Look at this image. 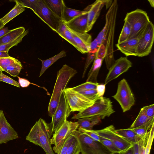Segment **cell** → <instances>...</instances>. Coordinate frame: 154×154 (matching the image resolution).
<instances>
[{
  "label": "cell",
  "instance_id": "cell-1",
  "mask_svg": "<svg viewBox=\"0 0 154 154\" xmlns=\"http://www.w3.org/2000/svg\"><path fill=\"white\" fill-rule=\"evenodd\" d=\"M116 0L113 1L105 17V30L103 44L106 50L104 60L107 69L109 70L114 62V42L116 21L118 10Z\"/></svg>",
  "mask_w": 154,
  "mask_h": 154
},
{
  "label": "cell",
  "instance_id": "cell-2",
  "mask_svg": "<svg viewBox=\"0 0 154 154\" xmlns=\"http://www.w3.org/2000/svg\"><path fill=\"white\" fill-rule=\"evenodd\" d=\"M52 133L51 124L40 118L31 128L26 139L40 146L46 154H54L51 144Z\"/></svg>",
  "mask_w": 154,
  "mask_h": 154
},
{
  "label": "cell",
  "instance_id": "cell-3",
  "mask_svg": "<svg viewBox=\"0 0 154 154\" xmlns=\"http://www.w3.org/2000/svg\"><path fill=\"white\" fill-rule=\"evenodd\" d=\"M74 69L65 64L57 72V79L48 107L49 116L52 117L59 104L60 96L69 80L77 73Z\"/></svg>",
  "mask_w": 154,
  "mask_h": 154
},
{
  "label": "cell",
  "instance_id": "cell-4",
  "mask_svg": "<svg viewBox=\"0 0 154 154\" xmlns=\"http://www.w3.org/2000/svg\"><path fill=\"white\" fill-rule=\"evenodd\" d=\"M115 112L111 100L109 98L103 97L96 101L92 106L74 115L71 119H79L95 116L103 119L109 117Z\"/></svg>",
  "mask_w": 154,
  "mask_h": 154
},
{
  "label": "cell",
  "instance_id": "cell-5",
  "mask_svg": "<svg viewBox=\"0 0 154 154\" xmlns=\"http://www.w3.org/2000/svg\"><path fill=\"white\" fill-rule=\"evenodd\" d=\"M124 20L128 22L131 27L129 38H137L140 36L150 21L147 13L138 8L127 13Z\"/></svg>",
  "mask_w": 154,
  "mask_h": 154
},
{
  "label": "cell",
  "instance_id": "cell-6",
  "mask_svg": "<svg viewBox=\"0 0 154 154\" xmlns=\"http://www.w3.org/2000/svg\"><path fill=\"white\" fill-rule=\"evenodd\" d=\"M77 139L81 152L85 154H113L99 141L95 140L80 131L72 133Z\"/></svg>",
  "mask_w": 154,
  "mask_h": 154
},
{
  "label": "cell",
  "instance_id": "cell-7",
  "mask_svg": "<svg viewBox=\"0 0 154 154\" xmlns=\"http://www.w3.org/2000/svg\"><path fill=\"white\" fill-rule=\"evenodd\" d=\"M79 126L77 122H73L66 120L53 134L51 144L54 145L52 149L55 153L59 154L65 141L73 131L78 129Z\"/></svg>",
  "mask_w": 154,
  "mask_h": 154
},
{
  "label": "cell",
  "instance_id": "cell-8",
  "mask_svg": "<svg viewBox=\"0 0 154 154\" xmlns=\"http://www.w3.org/2000/svg\"><path fill=\"white\" fill-rule=\"evenodd\" d=\"M112 97L119 103L123 112L129 110L134 104V94L124 79L118 83L116 93Z\"/></svg>",
  "mask_w": 154,
  "mask_h": 154
},
{
  "label": "cell",
  "instance_id": "cell-9",
  "mask_svg": "<svg viewBox=\"0 0 154 154\" xmlns=\"http://www.w3.org/2000/svg\"><path fill=\"white\" fill-rule=\"evenodd\" d=\"M71 112L64 91L61 94L58 106L52 117L50 124L52 133H54L60 128L66 120Z\"/></svg>",
  "mask_w": 154,
  "mask_h": 154
},
{
  "label": "cell",
  "instance_id": "cell-10",
  "mask_svg": "<svg viewBox=\"0 0 154 154\" xmlns=\"http://www.w3.org/2000/svg\"><path fill=\"white\" fill-rule=\"evenodd\" d=\"M138 39L137 56H148L151 51L154 40V26L151 21Z\"/></svg>",
  "mask_w": 154,
  "mask_h": 154
},
{
  "label": "cell",
  "instance_id": "cell-11",
  "mask_svg": "<svg viewBox=\"0 0 154 154\" xmlns=\"http://www.w3.org/2000/svg\"><path fill=\"white\" fill-rule=\"evenodd\" d=\"M64 92L71 112H82L92 106L95 102L91 101L70 88H65Z\"/></svg>",
  "mask_w": 154,
  "mask_h": 154
},
{
  "label": "cell",
  "instance_id": "cell-12",
  "mask_svg": "<svg viewBox=\"0 0 154 154\" xmlns=\"http://www.w3.org/2000/svg\"><path fill=\"white\" fill-rule=\"evenodd\" d=\"M34 13L53 31L56 32L62 20L52 12L46 4L44 0H38Z\"/></svg>",
  "mask_w": 154,
  "mask_h": 154
},
{
  "label": "cell",
  "instance_id": "cell-13",
  "mask_svg": "<svg viewBox=\"0 0 154 154\" xmlns=\"http://www.w3.org/2000/svg\"><path fill=\"white\" fill-rule=\"evenodd\" d=\"M115 129L114 126L111 125L101 130H92L98 136L110 140L121 152L133 146V144L116 133L114 131Z\"/></svg>",
  "mask_w": 154,
  "mask_h": 154
},
{
  "label": "cell",
  "instance_id": "cell-14",
  "mask_svg": "<svg viewBox=\"0 0 154 154\" xmlns=\"http://www.w3.org/2000/svg\"><path fill=\"white\" fill-rule=\"evenodd\" d=\"M112 2L111 0H97L84 9L88 12L87 33L92 29L103 8L105 6L107 9L109 8Z\"/></svg>",
  "mask_w": 154,
  "mask_h": 154
},
{
  "label": "cell",
  "instance_id": "cell-15",
  "mask_svg": "<svg viewBox=\"0 0 154 154\" xmlns=\"http://www.w3.org/2000/svg\"><path fill=\"white\" fill-rule=\"evenodd\" d=\"M132 66L131 62L127 57H121L115 60L109 68L105 81V84H107L117 78L123 73L126 72Z\"/></svg>",
  "mask_w": 154,
  "mask_h": 154
},
{
  "label": "cell",
  "instance_id": "cell-16",
  "mask_svg": "<svg viewBox=\"0 0 154 154\" xmlns=\"http://www.w3.org/2000/svg\"><path fill=\"white\" fill-rule=\"evenodd\" d=\"M105 53L104 46L103 44L100 45L96 52L92 67L88 74L86 82L98 83L97 77L103 61L104 59Z\"/></svg>",
  "mask_w": 154,
  "mask_h": 154
},
{
  "label": "cell",
  "instance_id": "cell-17",
  "mask_svg": "<svg viewBox=\"0 0 154 154\" xmlns=\"http://www.w3.org/2000/svg\"><path fill=\"white\" fill-rule=\"evenodd\" d=\"M17 132L7 120L3 111H0V144L17 138Z\"/></svg>",
  "mask_w": 154,
  "mask_h": 154
},
{
  "label": "cell",
  "instance_id": "cell-18",
  "mask_svg": "<svg viewBox=\"0 0 154 154\" xmlns=\"http://www.w3.org/2000/svg\"><path fill=\"white\" fill-rule=\"evenodd\" d=\"M71 32L77 50L82 54L87 53L90 50L92 36L88 33H80L69 28Z\"/></svg>",
  "mask_w": 154,
  "mask_h": 154
},
{
  "label": "cell",
  "instance_id": "cell-19",
  "mask_svg": "<svg viewBox=\"0 0 154 154\" xmlns=\"http://www.w3.org/2000/svg\"><path fill=\"white\" fill-rule=\"evenodd\" d=\"M64 23L68 28L73 31L80 33H87L88 12L78 16L68 22Z\"/></svg>",
  "mask_w": 154,
  "mask_h": 154
},
{
  "label": "cell",
  "instance_id": "cell-20",
  "mask_svg": "<svg viewBox=\"0 0 154 154\" xmlns=\"http://www.w3.org/2000/svg\"><path fill=\"white\" fill-rule=\"evenodd\" d=\"M138 39L129 38L122 42L117 43V49L126 56H137V48Z\"/></svg>",
  "mask_w": 154,
  "mask_h": 154
},
{
  "label": "cell",
  "instance_id": "cell-21",
  "mask_svg": "<svg viewBox=\"0 0 154 154\" xmlns=\"http://www.w3.org/2000/svg\"><path fill=\"white\" fill-rule=\"evenodd\" d=\"M154 118H150L144 113L142 108L134 122L128 128L132 129L146 126H152L154 124Z\"/></svg>",
  "mask_w": 154,
  "mask_h": 154
},
{
  "label": "cell",
  "instance_id": "cell-22",
  "mask_svg": "<svg viewBox=\"0 0 154 154\" xmlns=\"http://www.w3.org/2000/svg\"><path fill=\"white\" fill-rule=\"evenodd\" d=\"M50 10L58 18L62 20L63 13L66 6L63 0H44Z\"/></svg>",
  "mask_w": 154,
  "mask_h": 154
},
{
  "label": "cell",
  "instance_id": "cell-23",
  "mask_svg": "<svg viewBox=\"0 0 154 154\" xmlns=\"http://www.w3.org/2000/svg\"><path fill=\"white\" fill-rule=\"evenodd\" d=\"M114 131L116 133L132 144L138 142L143 138L137 135L132 129L129 128L115 129Z\"/></svg>",
  "mask_w": 154,
  "mask_h": 154
},
{
  "label": "cell",
  "instance_id": "cell-24",
  "mask_svg": "<svg viewBox=\"0 0 154 154\" xmlns=\"http://www.w3.org/2000/svg\"><path fill=\"white\" fill-rule=\"evenodd\" d=\"M25 31L23 26L10 30L7 33L0 38V45L7 44L14 40L22 35Z\"/></svg>",
  "mask_w": 154,
  "mask_h": 154
},
{
  "label": "cell",
  "instance_id": "cell-25",
  "mask_svg": "<svg viewBox=\"0 0 154 154\" xmlns=\"http://www.w3.org/2000/svg\"><path fill=\"white\" fill-rule=\"evenodd\" d=\"M99 46V45L95 39L91 42L90 46V50L87 53L86 61L82 76V78L84 77L91 63L94 61Z\"/></svg>",
  "mask_w": 154,
  "mask_h": 154
},
{
  "label": "cell",
  "instance_id": "cell-26",
  "mask_svg": "<svg viewBox=\"0 0 154 154\" xmlns=\"http://www.w3.org/2000/svg\"><path fill=\"white\" fill-rule=\"evenodd\" d=\"M101 122V119L97 117H91L78 119L79 128L87 130H91L93 127Z\"/></svg>",
  "mask_w": 154,
  "mask_h": 154
},
{
  "label": "cell",
  "instance_id": "cell-27",
  "mask_svg": "<svg viewBox=\"0 0 154 154\" xmlns=\"http://www.w3.org/2000/svg\"><path fill=\"white\" fill-rule=\"evenodd\" d=\"M15 2L16 4L14 7L4 17L0 19L5 26L11 20L25 10V8L20 3Z\"/></svg>",
  "mask_w": 154,
  "mask_h": 154
},
{
  "label": "cell",
  "instance_id": "cell-28",
  "mask_svg": "<svg viewBox=\"0 0 154 154\" xmlns=\"http://www.w3.org/2000/svg\"><path fill=\"white\" fill-rule=\"evenodd\" d=\"M66 56V52L63 50L57 54L46 60H42L38 58L42 62V67L40 72L39 77H40L51 65L58 60Z\"/></svg>",
  "mask_w": 154,
  "mask_h": 154
},
{
  "label": "cell",
  "instance_id": "cell-29",
  "mask_svg": "<svg viewBox=\"0 0 154 154\" xmlns=\"http://www.w3.org/2000/svg\"><path fill=\"white\" fill-rule=\"evenodd\" d=\"M87 12L70 8L65 6L63 9L62 20L64 23L68 22L78 16Z\"/></svg>",
  "mask_w": 154,
  "mask_h": 154
},
{
  "label": "cell",
  "instance_id": "cell-30",
  "mask_svg": "<svg viewBox=\"0 0 154 154\" xmlns=\"http://www.w3.org/2000/svg\"><path fill=\"white\" fill-rule=\"evenodd\" d=\"M28 30H25L24 32L20 36L8 43L0 45V51H5L8 52L9 50L13 46L17 45L22 41L23 38L28 33Z\"/></svg>",
  "mask_w": 154,
  "mask_h": 154
},
{
  "label": "cell",
  "instance_id": "cell-31",
  "mask_svg": "<svg viewBox=\"0 0 154 154\" xmlns=\"http://www.w3.org/2000/svg\"><path fill=\"white\" fill-rule=\"evenodd\" d=\"M124 21V24L118 40V43L127 40L130 38L131 33V25L127 21Z\"/></svg>",
  "mask_w": 154,
  "mask_h": 154
},
{
  "label": "cell",
  "instance_id": "cell-32",
  "mask_svg": "<svg viewBox=\"0 0 154 154\" xmlns=\"http://www.w3.org/2000/svg\"><path fill=\"white\" fill-rule=\"evenodd\" d=\"M20 64L21 63L18 60L11 56L0 58V71L2 72L5 68L9 66Z\"/></svg>",
  "mask_w": 154,
  "mask_h": 154
},
{
  "label": "cell",
  "instance_id": "cell-33",
  "mask_svg": "<svg viewBox=\"0 0 154 154\" xmlns=\"http://www.w3.org/2000/svg\"><path fill=\"white\" fill-rule=\"evenodd\" d=\"M98 83H94L91 82H86L77 86L70 88L75 91L78 92L96 89Z\"/></svg>",
  "mask_w": 154,
  "mask_h": 154
},
{
  "label": "cell",
  "instance_id": "cell-34",
  "mask_svg": "<svg viewBox=\"0 0 154 154\" xmlns=\"http://www.w3.org/2000/svg\"><path fill=\"white\" fill-rule=\"evenodd\" d=\"M89 100L95 102L101 97L98 96L96 89L90 90L77 92Z\"/></svg>",
  "mask_w": 154,
  "mask_h": 154
},
{
  "label": "cell",
  "instance_id": "cell-35",
  "mask_svg": "<svg viewBox=\"0 0 154 154\" xmlns=\"http://www.w3.org/2000/svg\"><path fill=\"white\" fill-rule=\"evenodd\" d=\"M113 154L119 153L121 151L109 140L101 137L100 141Z\"/></svg>",
  "mask_w": 154,
  "mask_h": 154
},
{
  "label": "cell",
  "instance_id": "cell-36",
  "mask_svg": "<svg viewBox=\"0 0 154 154\" xmlns=\"http://www.w3.org/2000/svg\"><path fill=\"white\" fill-rule=\"evenodd\" d=\"M154 125L153 124L148 131L144 154H149L154 138Z\"/></svg>",
  "mask_w": 154,
  "mask_h": 154
},
{
  "label": "cell",
  "instance_id": "cell-37",
  "mask_svg": "<svg viewBox=\"0 0 154 154\" xmlns=\"http://www.w3.org/2000/svg\"><path fill=\"white\" fill-rule=\"evenodd\" d=\"M22 66L21 64L11 65L6 67L4 71L7 72L13 77L17 76L20 73Z\"/></svg>",
  "mask_w": 154,
  "mask_h": 154
},
{
  "label": "cell",
  "instance_id": "cell-38",
  "mask_svg": "<svg viewBox=\"0 0 154 154\" xmlns=\"http://www.w3.org/2000/svg\"><path fill=\"white\" fill-rule=\"evenodd\" d=\"M14 1L20 3L25 8H30L34 12L38 0H16Z\"/></svg>",
  "mask_w": 154,
  "mask_h": 154
},
{
  "label": "cell",
  "instance_id": "cell-39",
  "mask_svg": "<svg viewBox=\"0 0 154 154\" xmlns=\"http://www.w3.org/2000/svg\"><path fill=\"white\" fill-rule=\"evenodd\" d=\"M81 152L79 142L75 136L72 142L68 148L66 154H79Z\"/></svg>",
  "mask_w": 154,
  "mask_h": 154
},
{
  "label": "cell",
  "instance_id": "cell-40",
  "mask_svg": "<svg viewBox=\"0 0 154 154\" xmlns=\"http://www.w3.org/2000/svg\"><path fill=\"white\" fill-rule=\"evenodd\" d=\"M151 127L146 126L134 128L132 130L137 135L143 138L147 136L148 131L150 129Z\"/></svg>",
  "mask_w": 154,
  "mask_h": 154
},
{
  "label": "cell",
  "instance_id": "cell-41",
  "mask_svg": "<svg viewBox=\"0 0 154 154\" xmlns=\"http://www.w3.org/2000/svg\"><path fill=\"white\" fill-rule=\"evenodd\" d=\"M0 81L4 82L17 87L20 88V85L18 82L9 77L1 72L0 75Z\"/></svg>",
  "mask_w": 154,
  "mask_h": 154
},
{
  "label": "cell",
  "instance_id": "cell-42",
  "mask_svg": "<svg viewBox=\"0 0 154 154\" xmlns=\"http://www.w3.org/2000/svg\"><path fill=\"white\" fill-rule=\"evenodd\" d=\"M75 138V136L72 134L64 143L59 154H66L68 149Z\"/></svg>",
  "mask_w": 154,
  "mask_h": 154
},
{
  "label": "cell",
  "instance_id": "cell-43",
  "mask_svg": "<svg viewBox=\"0 0 154 154\" xmlns=\"http://www.w3.org/2000/svg\"><path fill=\"white\" fill-rule=\"evenodd\" d=\"M63 39L71 44L77 49V46L74 42L72 34L67 27V28L65 32L64 36Z\"/></svg>",
  "mask_w": 154,
  "mask_h": 154
},
{
  "label": "cell",
  "instance_id": "cell-44",
  "mask_svg": "<svg viewBox=\"0 0 154 154\" xmlns=\"http://www.w3.org/2000/svg\"><path fill=\"white\" fill-rule=\"evenodd\" d=\"M145 114L150 118H154V104L144 106L142 108Z\"/></svg>",
  "mask_w": 154,
  "mask_h": 154
},
{
  "label": "cell",
  "instance_id": "cell-45",
  "mask_svg": "<svg viewBox=\"0 0 154 154\" xmlns=\"http://www.w3.org/2000/svg\"><path fill=\"white\" fill-rule=\"evenodd\" d=\"M66 28V26L62 20L58 27L56 32L63 38L64 36Z\"/></svg>",
  "mask_w": 154,
  "mask_h": 154
},
{
  "label": "cell",
  "instance_id": "cell-46",
  "mask_svg": "<svg viewBox=\"0 0 154 154\" xmlns=\"http://www.w3.org/2000/svg\"><path fill=\"white\" fill-rule=\"evenodd\" d=\"M105 84H98L97 86L96 90L98 95L100 97H103L105 91Z\"/></svg>",
  "mask_w": 154,
  "mask_h": 154
},
{
  "label": "cell",
  "instance_id": "cell-47",
  "mask_svg": "<svg viewBox=\"0 0 154 154\" xmlns=\"http://www.w3.org/2000/svg\"><path fill=\"white\" fill-rule=\"evenodd\" d=\"M17 77L20 85L22 88L27 87L31 83L29 81L26 79L21 78L18 76Z\"/></svg>",
  "mask_w": 154,
  "mask_h": 154
},
{
  "label": "cell",
  "instance_id": "cell-48",
  "mask_svg": "<svg viewBox=\"0 0 154 154\" xmlns=\"http://www.w3.org/2000/svg\"><path fill=\"white\" fill-rule=\"evenodd\" d=\"M10 30H9L7 27H3L0 29V38L2 37L4 35L8 33Z\"/></svg>",
  "mask_w": 154,
  "mask_h": 154
},
{
  "label": "cell",
  "instance_id": "cell-49",
  "mask_svg": "<svg viewBox=\"0 0 154 154\" xmlns=\"http://www.w3.org/2000/svg\"><path fill=\"white\" fill-rule=\"evenodd\" d=\"M138 142L133 144V154H139Z\"/></svg>",
  "mask_w": 154,
  "mask_h": 154
},
{
  "label": "cell",
  "instance_id": "cell-50",
  "mask_svg": "<svg viewBox=\"0 0 154 154\" xmlns=\"http://www.w3.org/2000/svg\"><path fill=\"white\" fill-rule=\"evenodd\" d=\"M119 154H133V146L128 149L120 152Z\"/></svg>",
  "mask_w": 154,
  "mask_h": 154
},
{
  "label": "cell",
  "instance_id": "cell-51",
  "mask_svg": "<svg viewBox=\"0 0 154 154\" xmlns=\"http://www.w3.org/2000/svg\"><path fill=\"white\" fill-rule=\"evenodd\" d=\"M8 52L0 51V58H3L9 57Z\"/></svg>",
  "mask_w": 154,
  "mask_h": 154
},
{
  "label": "cell",
  "instance_id": "cell-52",
  "mask_svg": "<svg viewBox=\"0 0 154 154\" xmlns=\"http://www.w3.org/2000/svg\"><path fill=\"white\" fill-rule=\"evenodd\" d=\"M148 1L149 2L152 8H154V1L153 0H148Z\"/></svg>",
  "mask_w": 154,
  "mask_h": 154
},
{
  "label": "cell",
  "instance_id": "cell-53",
  "mask_svg": "<svg viewBox=\"0 0 154 154\" xmlns=\"http://www.w3.org/2000/svg\"><path fill=\"white\" fill-rule=\"evenodd\" d=\"M5 26L0 19V29Z\"/></svg>",
  "mask_w": 154,
  "mask_h": 154
},
{
  "label": "cell",
  "instance_id": "cell-54",
  "mask_svg": "<svg viewBox=\"0 0 154 154\" xmlns=\"http://www.w3.org/2000/svg\"><path fill=\"white\" fill-rule=\"evenodd\" d=\"M1 72H0V75L1 74Z\"/></svg>",
  "mask_w": 154,
  "mask_h": 154
},
{
  "label": "cell",
  "instance_id": "cell-55",
  "mask_svg": "<svg viewBox=\"0 0 154 154\" xmlns=\"http://www.w3.org/2000/svg\"><path fill=\"white\" fill-rule=\"evenodd\" d=\"M81 154H85L82 153Z\"/></svg>",
  "mask_w": 154,
  "mask_h": 154
}]
</instances>
